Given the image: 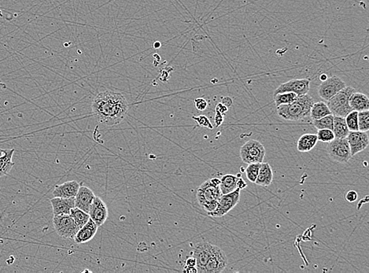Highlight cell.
Here are the masks:
<instances>
[{
    "instance_id": "39",
    "label": "cell",
    "mask_w": 369,
    "mask_h": 273,
    "mask_svg": "<svg viewBox=\"0 0 369 273\" xmlns=\"http://www.w3.org/2000/svg\"><path fill=\"white\" fill-rule=\"evenodd\" d=\"M196 265H197L196 260L193 256L188 257L187 260H186L185 266H188V267H196Z\"/></svg>"
},
{
    "instance_id": "26",
    "label": "cell",
    "mask_w": 369,
    "mask_h": 273,
    "mask_svg": "<svg viewBox=\"0 0 369 273\" xmlns=\"http://www.w3.org/2000/svg\"><path fill=\"white\" fill-rule=\"evenodd\" d=\"M70 215L72 217L74 222L76 223V225L80 228L88 222V220L90 219V217H89V214L88 213L83 211L82 209L77 207H74V209H71Z\"/></svg>"
},
{
    "instance_id": "5",
    "label": "cell",
    "mask_w": 369,
    "mask_h": 273,
    "mask_svg": "<svg viewBox=\"0 0 369 273\" xmlns=\"http://www.w3.org/2000/svg\"><path fill=\"white\" fill-rule=\"evenodd\" d=\"M265 156V147L258 140H249L240 149V158L246 164L262 163Z\"/></svg>"
},
{
    "instance_id": "3",
    "label": "cell",
    "mask_w": 369,
    "mask_h": 273,
    "mask_svg": "<svg viewBox=\"0 0 369 273\" xmlns=\"http://www.w3.org/2000/svg\"><path fill=\"white\" fill-rule=\"evenodd\" d=\"M220 183L221 179L213 178L204 182L197 188L196 193L197 202L205 211L207 212L208 214L217 208L220 198L222 196L220 190Z\"/></svg>"
},
{
    "instance_id": "36",
    "label": "cell",
    "mask_w": 369,
    "mask_h": 273,
    "mask_svg": "<svg viewBox=\"0 0 369 273\" xmlns=\"http://www.w3.org/2000/svg\"><path fill=\"white\" fill-rule=\"evenodd\" d=\"M215 110L216 112H219L221 114H224L228 111V107L224 106L221 102H219V103L217 104Z\"/></svg>"
},
{
    "instance_id": "37",
    "label": "cell",
    "mask_w": 369,
    "mask_h": 273,
    "mask_svg": "<svg viewBox=\"0 0 369 273\" xmlns=\"http://www.w3.org/2000/svg\"><path fill=\"white\" fill-rule=\"evenodd\" d=\"M223 122V114H221L219 112H216L215 114V125L217 127L221 125Z\"/></svg>"
},
{
    "instance_id": "35",
    "label": "cell",
    "mask_w": 369,
    "mask_h": 273,
    "mask_svg": "<svg viewBox=\"0 0 369 273\" xmlns=\"http://www.w3.org/2000/svg\"><path fill=\"white\" fill-rule=\"evenodd\" d=\"M357 198H358V195H357V192L353 191V190L349 191L345 195V199L350 203H353L354 201H357Z\"/></svg>"
},
{
    "instance_id": "25",
    "label": "cell",
    "mask_w": 369,
    "mask_h": 273,
    "mask_svg": "<svg viewBox=\"0 0 369 273\" xmlns=\"http://www.w3.org/2000/svg\"><path fill=\"white\" fill-rule=\"evenodd\" d=\"M331 114L329 107L324 102H314L310 110L309 116L313 120H318Z\"/></svg>"
},
{
    "instance_id": "6",
    "label": "cell",
    "mask_w": 369,
    "mask_h": 273,
    "mask_svg": "<svg viewBox=\"0 0 369 273\" xmlns=\"http://www.w3.org/2000/svg\"><path fill=\"white\" fill-rule=\"evenodd\" d=\"M327 150L330 158L335 162L345 164L349 162L352 158L349 143L346 138L339 139L335 138L332 141L328 143Z\"/></svg>"
},
{
    "instance_id": "38",
    "label": "cell",
    "mask_w": 369,
    "mask_h": 273,
    "mask_svg": "<svg viewBox=\"0 0 369 273\" xmlns=\"http://www.w3.org/2000/svg\"><path fill=\"white\" fill-rule=\"evenodd\" d=\"M236 185H237L238 189L240 190L245 189V188L247 187V184L246 183L245 180H244L243 178L240 177V176H239V177L237 176Z\"/></svg>"
},
{
    "instance_id": "29",
    "label": "cell",
    "mask_w": 369,
    "mask_h": 273,
    "mask_svg": "<svg viewBox=\"0 0 369 273\" xmlns=\"http://www.w3.org/2000/svg\"><path fill=\"white\" fill-rule=\"evenodd\" d=\"M345 123L347 124L349 132L358 131V112L352 110L345 117Z\"/></svg>"
},
{
    "instance_id": "19",
    "label": "cell",
    "mask_w": 369,
    "mask_h": 273,
    "mask_svg": "<svg viewBox=\"0 0 369 273\" xmlns=\"http://www.w3.org/2000/svg\"><path fill=\"white\" fill-rule=\"evenodd\" d=\"M349 102L353 110L360 112L369 110V97L361 92H353L349 97Z\"/></svg>"
},
{
    "instance_id": "18",
    "label": "cell",
    "mask_w": 369,
    "mask_h": 273,
    "mask_svg": "<svg viewBox=\"0 0 369 273\" xmlns=\"http://www.w3.org/2000/svg\"><path fill=\"white\" fill-rule=\"evenodd\" d=\"M80 188V184L75 180L66 182L64 184L56 186L53 192L54 197L70 198L76 197L78 190Z\"/></svg>"
},
{
    "instance_id": "22",
    "label": "cell",
    "mask_w": 369,
    "mask_h": 273,
    "mask_svg": "<svg viewBox=\"0 0 369 273\" xmlns=\"http://www.w3.org/2000/svg\"><path fill=\"white\" fill-rule=\"evenodd\" d=\"M14 150V149H4V154L0 158V177L7 175L12 170L14 166L12 161Z\"/></svg>"
},
{
    "instance_id": "28",
    "label": "cell",
    "mask_w": 369,
    "mask_h": 273,
    "mask_svg": "<svg viewBox=\"0 0 369 273\" xmlns=\"http://www.w3.org/2000/svg\"><path fill=\"white\" fill-rule=\"evenodd\" d=\"M314 127L319 129H331L333 130L334 125V115L329 114L325 116L323 118H320L318 120H314L313 122Z\"/></svg>"
},
{
    "instance_id": "20",
    "label": "cell",
    "mask_w": 369,
    "mask_h": 273,
    "mask_svg": "<svg viewBox=\"0 0 369 273\" xmlns=\"http://www.w3.org/2000/svg\"><path fill=\"white\" fill-rule=\"evenodd\" d=\"M272 181H273V171L271 166L269 163L262 162L255 184L262 187H268L271 185Z\"/></svg>"
},
{
    "instance_id": "43",
    "label": "cell",
    "mask_w": 369,
    "mask_h": 273,
    "mask_svg": "<svg viewBox=\"0 0 369 273\" xmlns=\"http://www.w3.org/2000/svg\"><path fill=\"white\" fill-rule=\"evenodd\" d=\"M4 154V149H0V158Z\"/></svg>"
},
{
    "instance_id": "14",
    "label": "cell",
    "mask_w": 369,
    "mask_h": 273,
    "mask_svg": "<svg viewBox=\"0 0 369 273\" xmlns=\"http://www.w3.org/2000/svg\"><path fill=\"white\" fill-rule=\"evenodd\" d=\"M91 219L99 227L102 225L108 218L107 205L99 197L96 196L92 201L90 210L88 212Z\"/></svg>"
},
{
    "instance_id": "10",
    "label": "cell",
    "mask_w": 369,
    "mask_h": 273,
    "mask_svg": "<svg viewBox=\"0 0 369 273\" xmlns=\"http://www.w3.org/2000/svg\"><path fill=\"white\" fill-rule=\"evenodd\" d=\"M228 265V257L221 248L214 246L211 257L206 263L203 273H221Z\"/></svg>"
},
{
    "instance_id": "33",
    "label": "cell",
    "mask_w": 369,
    "mask_h": 273,
    "mask_svg": "<svg viewBox=\"0 0 369 273\" xmlns=\"http://www.w3.org/2000/svg\"><path fill=\"white\" fill-rule=\"evenodd\" d=\"M192 118L196 121V123H197L200 127H203V128H209V129L211 130L214 129V126L211 124L210 119H209L206 116L199 115L197 116V117L194 116Z\"/></svg>"
},
{
    "instance_id": "42",
    "label": "cell",
    "mask_w": 369,
    "mask_h": 273,
    "mask_svg": "<svg viewBox=\"0 0 369 273\" xmlns=\"http://www.w3.org/2000/svg\"><path fill=\"white\" fill-rule=\"evenodd\" d=\"M327 75L326 74H322L321 76H320V80H322V81H324V80H327Z\"/></svg>"
},
{
    "instance_id": "13",
    "label": "cell",
    "mask_w": 369,
    "mask_h": 273,
    "mask_svg": "<svg viewBox=\"0 0 369 273\" xmlns=\"http://www.w3.org/2000/svg\"><path fill=\"white\" fill-rule=\"evenodd\" d=\"M346 139L349 143L352 157L365 150L369 144L368 132H361V131L349 132Z\"/></svg>"
},
{
    "instance_id": "7",
    "label": "cell",
    "mask_w": 369,
    "mask_h": 273,
    "mask_svg": "<svg viewBox=\"0 0 369 273\" xmlns=\"http://www.w3.org/2000/svg\"><path fill=\"white\" fill-rule=\"evenodd\" d=\"M53 224L57 234L63 239H74L80 229L70 215L54 216Z\"/></svg>"
},
{
    "instance_id": "11",
    "label": "cell",
    "mask_w": 369,
    "mask_h": 273,
    "mask_svg": "<svg viewBox=\"0 0 369 273\" xmlns=\"http://www.w3.org/2000/svg\"><path fill=\"white\" fill-rule=\"evenodd\" d=\"M214 245L208 242H201L194 247L193 257L196 260L197 273H203L207 261L211 257Z\"/></svg>"
},
{
    "instance_id": "41",
    "label": "cell",
    "mask_w": 369,
    "mask_h": 273,
    "mask_svg": "<svg viewBox=\"0 0 369 273\" xmlns=\"http://www.w3.org/2000/svg\"><path fill=\"white\" fill-rule=\"evenodd\" d=\"M183 272L187 273H197V269L196 267H188V266H185Z\"/></svg>"
},
{
    "instance_id": "24",
    "label": "cell",
    "mask_w": 369,
    "mask_h": 273,
    "mask_svg": "<svg viewBox=\"0 0 369 273\" xmlns=\"http://www.w3.org/2000/svg\"><path fill=\"white\" fill-rule=\"evenodd\" d=\"M236 181H237V175H232V174H226L223 175L220 183V190L222 195L230 193L237 189Z\"/></svg>"
},
{
    "instance_id": "17",
    "label": "cell",
    "mask_w": 369,
    "mask_h": 273,
    "mask_svg": "<svg viewBox=\"0 0 369 273\" xmlns=\"http://www.w3.org/2000/svg\"><path fill=\"white\" fill-rule=\"evenodd\" d=\"M98 226L90 218L76 232L74 238V241L78 244H86L95 237L98 231Z\"/></svg>"
},
{
    "instance_id": "8",
    "label": "cell",
    "mask_w": 369,
    "mask_h": 273,
    "mask_svg": "<svg viewBox=\"0 0 369 273\" xmlns=\"http://www.w3.org/2000/svg\"><path fill=\"white\" fill-rule=\"evenodd\" d=\"M240 200V190L236 189L230 193L222 195L218 201V206L208 215L221 218L223 216L229 213L233 209Z\"/></svg>"
},
{
    "instance_id": "16",
    "label": "cell",
    "mask_w": 369,
    "mask_h": 273,
    "mask_svg": "<svg viewBox=\"0 0 369 273\" xmlns=\"http://www.w3.org/2000/svg\"><path fill=\"white\" fill-rule=\"evenodd\" d=\"M54 216L70 215L71 209L75 206V198L54 197L50 199Z\"/></svg>"
},
{
    "instance_id": "34",
    "label": "cell",
    "mask_w": 369,
    "mask_h": 273,
    "mask_svg": "<svg viewBox=\"0 0 369 273\" xmlns=\"http://www.w3.org/2000/svg\"><path fill=\"white\" fill-rule=\"evenodd\" d=\"M195 106L198 111H204L206 110L208 106V102L205 99L197 98L195 99Z\"/></svg>"
},
{
    "instance_id": "2",
    "label": "cell",
    "mask_w": 369,
    "mask_h": 273,
    "mask_svg": "<svg viewBox=\"0 0 369 273\" xmlns=\"http://www.w3.org/2000/svg\"><path fill=\"white\" fill-rule=\"evenodd\" d=\"M314 103V99L309 94L298 96L295 101L286 105H279L277 113L279 117L291 122H296L307 118Z\"/></svg>"
},
{
    "instance_id": "4",
    "label": "cell",
    "mask_w": 369,
    "mask_h": 273,
    "mask_svg": "<svg viewBox=\"0 0 369 273\" xmlns=\"http://www.w3.org/2000/svg\"><path fill=\"white\" fill-rule=\"evenodd\" d=\"M355 89L352 87H345L331 99L327 101V106L329 107L331 114L334 116H339L345 118V116L351 112L352 108L349 105V97Z\"/></svg>"
},
{
    "instance_id": "23",
    "label": "cell",
    "mask_w": 369,
    "mask_h": 273,
    "mask_svg": "<svg viewBox=\"0 0 369 273\" xmlns=\"http://www.w3.org/2000/svg\"><path fill=\"white\" fill-rule=\"evenodd\" d=\"M332 131L335 134V138L344 139L347 137L349 130L347 124L345 123V118L339 117V116H334V125Z\"/></svg>"
},
{
    "instance_id": "15",
    "label": "cell",
    "mask_w": 369,
    "mask_h": 273,
    "mask_svg": "<svg viewBox=\"0 0 369 273\" xmlns=\"http://www.w3.org/2000/svg\"><path fill=\"white\" fill-rule=\"evenodd\" d=\"M95 197L96 196L92 190L85 186H80L75 197V206L88 214Z\"/></svg>"
},
{
    "instance_id": "27",
    "label": "cell",
    "mask_w": 369,
    "mask_h": 273,
    "mask_svg": "<svg viewBox=\"0 0 369 273\" xmlns=\"http://www.w3.org/2000/svg\"><path fill=\"white\" fill-rule=\"evenodd\" d=\"M298 96L294 93V92H283L279 94L274 96V100H275V106H278L279 105H286L290 104L295 101Z\"/></svg>"
},
{
    "instance_id": "30",
    "label": "cell",
    "mask_w": 369,
    "mask_h": 273,
    "mask_svg": "<svg viewBox=\"0 0 369 273\" xmlns=\"http://www.w3.org/2000/svg\"><path fill=\"white\" fill-rule=\"evenodd\" d=\"M369 130V110L358 112V131L368 132Z\"/></svg>"
},
{
    "instance_id": "21",
    "label": "cell",
    "mask_w": 369,
    "mask_h": 273,
    "mask_svg": "<svg viewBox=\"0 0 369 273\" xmlns=\"http://www.w3.org/2000/svg\"><path fill=\"white\" fill-rule=\"evenodd\" d=\"M317 134H304L297 143V149L301 153H306L314 149L318 144Z\"/></svg>"
},
{
    "instance_id": "9",
    "label": "cell",
    "mask_w": 369,
    "mask_h": 273,
    "mask_svg": "<svg viewBox=\"0 0 369 273\" xmlns=\"http://www.w3.org/2000/svg\"><path fill=\"white\" fill-rule=\"evenodd\" d=\"M345 87L346 84L341 78L332 76L322 82L318 88V94L322 99L328 101Z\"/></svg>"
},
{
    "instance_id": "40",
    "label": "cell",
    "mask_w": 369,
    "mask_h": 273,
    "mask_svg": "<svg viewBox=\"0 0 369 273\" xmlns=\"http://www.w3.org/2000/svg\"><path fill=\"white\" fill-rule=\"evenodd\" d=\"M221 102L223 104L224 106H227V107H230L232 105V98H230L228 96H226V97H223L221 99Z\"/></svg>"
},
{
    "instance_id": "32",
    "label": "cell",
    "mask_w": 369,
    "mask_h": 273,
    "mask_svg": "<svg viewBox=\"0 0 369 273\" xmlns=\"http://www.w3.org/2000/svg\"><path fill=\"white\" fill-rule=\"evenodd\" d=\"M318 141L322 142V143H330L335 139V134H334L333 131L331 129H319L318 130Z\"/></svg>"
},
{
    "instance_id": "31",
    "label": "cell",
    "mask_w": 369,
    "mask_h": 273,
    "mask_svg": "<svg viewBox=\"0 0 369 273\" xmlns=\"http://www.w3.org/2000/svg\"><path fill=\"white\" fill-rule=\"evenodd\" d=\"M261 165H262V163L248 164L247 168L246 170V177L249 181L252 182V183H255L256 179L258 177V173H259Z\"/></svg>"
},
{
    "instance_id": "12",
    "label": "cell",
    "mask_w": 369,
    "mask_h": 273,
    "mask_svg": "<svg viewBox=\"0 0 369 273\" xmlns=\"http://www.w3.org/2000/svg\"><path fill=\"white\" fill-rule=\"evenodd\" d=\"M310 86L309 79H293L280 84L274 92V96L283 92H294L297 96L308 94Z\"/></svg>"
},
{
    "instance_id": "1",
    "label": "cell",
    "mask_w": 369,
    "mask_h": 273,
    "mask_svg": "<svg viewBox=\"0 0 369 273\" xmlns=\"http://www.w3.org/2000/svg\"><path fill=\"white\" fill-rule=\"evenodd\" d=\"M92 108L94 118L99 123L114 126L124 119L128 104L125 97L119 92L105 91L95 97Z\"/></svg>"
}]
</instances>
